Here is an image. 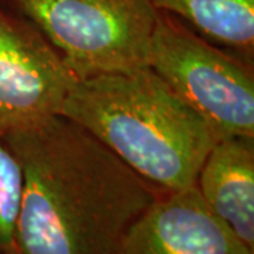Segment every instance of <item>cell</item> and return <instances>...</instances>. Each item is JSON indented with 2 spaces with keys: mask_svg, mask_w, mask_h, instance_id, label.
Wrapping results in <instances>:
<instances>
[{
  "mask_svg": "<svg viewBox=\"0 0 254 254\" xmlns=\"http://www.w3.org/2000/svg\"><path fill=\"white\" fill-rule=\"evenodd\" d=\"M3 137L23 173L18 254H118L164 193L61 115Z\"/></svg>",
  "mask_w": 254,
  "mask_h": 254,
  "instance_id": "1",
  "label": "cell"
},
{
  "mask_svg": "<svg viewBox=\"0 0 254 254\" xmlns=\"http://www.w3.org/2000/svg\"><path fill=\"white\" fill-rule=\"evenodd\" d=\"M61 116L163 192L195 187L218 141L208 123L150 66L75 79Z\"/></svg>",
  "mask_w": 254,
  "mask_h": 254,
  "instance_id": "2",
  "label": "cell"
},
{
  "mask_svg": "<svg viewBox=\"0 0 254 254\" xmlns=\"http://www.w3.org/2000/svg\"><path fill=\"white\" fill-rule=\"evenodd\" d=\"M43 34L76 79L148 66L151 0H0Z\"/></svg>",
  "mask_w": 254,
  "mask_h": 254,
  "instance_id": "3",
  "label": "cell"
},
{
  "mask_svg": "<svg viewBox=\"0 0 254 254\" xmlns=\"http://www.w3.org/2000/svg\"><path fill=\"white\" fill-rule=\"evenodd\" d=\"M147 65L208 123L218 140L254 137L253 65L158 11Z\"/></svg>",
  "mask_w": 254,
  "mask_h": 254,
  "instance_id": "4",
  "label": "cell"
},
{
  "mask_svg": "<svg viewBox=\"0 0 254 254\" xmlns=\"http://www.w3.org/2000/svg\"><path fill=\"white\" fill-rule=\"evenodd\" d=\"M75 76L33 24L0 6V134L61 115Z\"/></svg>",
  "mask_w": 254,
  "mask_h": 254,
  "instance_id": "5",
  "label": "cell"
},
{
  "mask_svg": "<svg viewBox=\"0 0 254 254\" xmlns=\"http://www.w3.org/2000/svg\"><path fill=\"white\" fill-rule=\"evenodd\" d=\"M118 254H254L203 202L196 187L164 192L130 227Z\"/></svg>",
  "mask_w": 254,
  "mask_h": 254,
  "instance_id": "6",
  "label": "cell"
},
{
  "mask_svg": "<svg viewBox=\"0 0 254 254\" xmlns=\"http://www.w3.org/2000/svg\"><path fill=\"white\" fill-rule=\"evenodd\" d=\"M195 187L209 210L254 252V137L218 140Z\"/></svg>",
  "mask_w": 254,
  "mask_h": 254,
  "instance_id": "7",
  "label": "cell"
},
{
  "mask_svg": "<svg viewBox=\"0 0 254 254\" xmlns=\"http://www.w3.org/2000/svg\"><path fill=\"white\" fill-rule=\"evenodd\" d=\"M213 44L254 63V0H151Z\"/></svg>",
  "mask_w": 254,
  "mask_h": 254,
  "instance_id": "8",
  "label": "cell"
},
{
  "mask_svg": "<svg viewBox=\"0 0 254 254\" xmlns=\"http://www.w3.org/2000/svg\"><path fill=\"white\" fill-rule=\"evenodd\" d=\"M23 190L17 157L0 134V254H18L16 227Z\"/></svg>",
  "mask_w": 254,
  "mask_h": 254,
  "instance_id": "9",
  "label": "cell"
}]
</instances>
